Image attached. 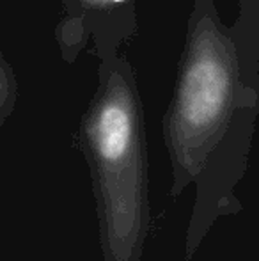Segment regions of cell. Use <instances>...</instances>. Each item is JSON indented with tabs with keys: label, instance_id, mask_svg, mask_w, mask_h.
<instances>
[{
	"label": "cell",
	"instance_id": "cell-1",
	"mask_svg": "<svg viewBox=\"0 0 259 261\" xmlns=\"http://www.w3.org/2000/svg\"><path fill=\"white\" fill-rule=\"evenodd\" d=\"M259 119V0H194L163 116L172 196L195 185L185 254L218 217L242 210L236 185Z\"/></svg>",
	"mask_w": 259,
	"mask_h": 261
},
{
	"label": "cell",
	"instance_id": "cell-2",
	"mask_svg": "<svg viewBox=\"0 0 259 261\" xmlns=\"http://www.w3.org/2000/svg\"><path fill=\"white\" fill-rule=\"evenodd\" d=\"M93 178L105 261H140L149 227L144 105L125 54L101 61L78 126Z\"/></svg>",
	"mask_w": 259,
	"mask_h": 261
},
{
	"label": "cell",
	"instance_id": "cell-3",
	"mask_svg": "<svg viewBox=\"0 0 259 261\" xmlns=\"http://www.w3.org/2000/svg\"><path fill=\"white\" fill-rule=\"evenodd\" d=\"M138 0H63V18L53 39L64 62L73 64L93 45L98 61L121 54L119 48L138 34Z\"/></svg>",
	"mask_w": 259,
	"mask_h": 261
},
{
	"label": "cell",
	"instance_id": "cell-4",
	"mask_svg": "<svg viewBox=\"0 0 259 261\" xmlns=\"http://www.w3.org/2000/svg\"><path fill=\"white\" fill-rule=\"evenodd\" d=\"M18 101V80L13 66L9 64L6 55H0V124L14 112Z\"/></svg>",
	"mask_w": 259,
	"mask_h": 261
}]
</instances>
